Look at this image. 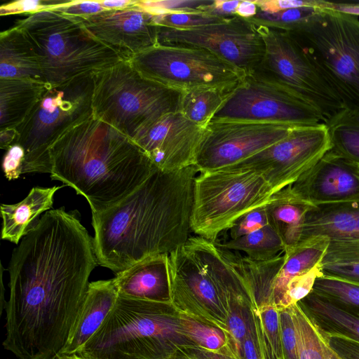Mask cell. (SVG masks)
Here are the masks:
<instances>
[{
	"label": "cell",
	"instance_id": "cell-1",
	"mask_svg": "<svg viewBox=\"0 0 359 359\" xmlns=\"http://www.w3.org/2000/svg\"><path fill=\"white\" fill-rule=\"evenodd\" d=\"M97 260L93 238L76 211H46L13 250L4 348L18 359L62 351Z\"/></svg>",
	"mask_w": 359,
	"mask_h": 359
},
{
	"label": "cell",
	"instance_id": "cell-2",
	"mask_svg": "<svg viewBox=\"0 0 359 359\" xmlns=\"http://www.w3.org/2000/svg\"><path fill=\"white\" fill-rule=\"evenodd\" d=\"M192 165L157 168L116 205L92 213L97 264L115 274L153 255L170 254L191 236L196 178Z\"/></svg>",
	"mask_w": 359,
	"mask_h": 359
},
{
	"label": "cell",
	"instance_id": "cell-3",
	"mask_svg": "<svg viewBox=\"0 0 359 359\" xmlns=\"http://www.w3.org/2000/svg\"><path fill=\"white\" fill-rule=\"evenodd\" d=\"M50 158L51 179L83 196L92 213L116 205L158 168L133 140L93 114L62 134Z\"/></svg>",
	"mask_w": 359,
	"mask_h": 359
},
{
	"label": "cell",
	"instance_id": "cell-4",
	"mask_svg": "<svg viewBox=\"0 0 359 359\" xmlns=\"http://www.w3.org/2000/svg\"><path fill=\"white\" fill-rule=\"evenodd\" d=\"M170 300L182 314L222 331L237 304L257 306L239 254L199 236L169 254Z\"/></svg>",
	"mask_w": 359,
	"mask_h": 359
},
{
	"label": "cell",
	"instance_id": "cell-5",
	"mask_svg": "<svg viewBox=\"0 0 359 359\" xmlns=\"http://www.w3.org/2000/svg\"><path fill=\"white\" fill-rule=\"evenodd\" d=\"M203 325L170 301L118 295L100 327L76 353L86 359H150L161 339L180 337L195 343Z\"/></svg>",
	"mask_w": 359,
	"mask_h": 359
},
{
	"label": "cell",
	"instance_id": "cell-6",
	"mask_svg": "<svg viewBox=\"0 0 359 359\" xmlns=\"http://www.w3.org/2000/svg\"><path fill=\"white\" fill-rule=\"evenodd\" d=\"M15 26L35 47L46 84L94 75L128 61L90 34L79 17L50 9L19 20Z\"/></svg>",
	"mask_w": 359,
	"mask_h": 359
},
{
	"label": "cell",
	"instance_id": "cell-7",
	"mask_svg": "<svg viewBox=\"0 0 359 359\" xmlns=\"http://www.w3.org/2000/svg\"><path fill=\"white\" fill-rule=\"evenodd\" d=\"M93 79V115L133 141L163 116L179 111L181 93L144 77L129 60Z\"/></svg>",
	"mask_w": 359,
	"mask_h": 359
},
{
	"label": "cell",
	"instance_id": "cell-8",
	"mask_svg": "<svg viewBox=\"0 0 359 359\" xmlns=\"http://www.w3.org/2000/svg\"><path fill=\"white\" fill-rule=\"evenodd\" d=\"M93 76L47 84L29 115L15 129V144L25 151L22 174L50 173V147L67 130L93 114Z\"/></svg>",
	"mask_w": 359,
	"mask_h": 359
},
{
	"label": "cell",
	"instance_id": "cell-9",
	"mask_svg": "<svg viewBox=\"0 0 359 359\" xmlns=\"http://www.w3.org/2000/svg\"><path fill=\"white\" fill-rule=\"evenodd\" d=\"M320 70L346 109L359 111V19L322 11L290 32Z\"/></svg>",
	"mask_w": 359,
	"mask_h": 359
},
{
	"label": "cell",
	"instance_id": "cell-10",
	"mask_svg": "<svg viewBox=\"0 0 359 359\" xmlns=\"http://www.w3.org/2000/svg\"><path fill=\"white\" fill-rule=\"evenodd\" d=\"M276 193L262 174L252 170L201 172L195 181L192 231L216 242L237 219L268 203Z\"/></svg>",
	"mask_w": 359,
	"mask_h": 359
},
{
	"label": "cell",
	"instance_id": "cell-11",
	"mask_svg": "<svg viewBox=\"0 0 359 359\" xmlns=\"http://www.w3.org/2000/svg\"><path fill=\"white\" fill-rule=\"evenodd\" d=\"M211 121L253 122L294 128L326 123L321 112L309 101L257 72L243 78Z\"/></svg>",
	"mask_w": 359,
	"mask_h": 359
},
{
	"label": "cell",
	"instance_id": "cell-12",
	"mask_svg": "<svg viewBox=\"0 0 359 359\" xmlns=\"http://www.w3.org/2000/svg\"><path fill=\"white\" fill-rule=\"evenodd\" d=\"M129 61L144 77L180 93L201 88L232 90L245 76L196 47L156 45Z\"/></svg>",
	"mask_w": 359,
	"mask_h": 359
},
{
	"label": "cell",
	"instance_id": "cell-13",
	"mask_svg": "<svg viewBox=\"0 0 359 359\" xmlns=\"http://www.w3.org/2000/svg\"><path fill=\"white\" fill-rule=\"evenodd\" d=\"M257 27L264 42L265 55L255 72L309 101L321 112L326 123L346 109L330 84L290 32Z\"/></svg>",
	"mask_w": 359,
	"mask_h": 359
},
{
	"label": "cell",
	"instance_id": "cell-14",
	"mask_svg": "<svg viewBox=\"0 0 359 359\" xmlns=\"http://www.w3.org/2000/svg\"><path fill=\"white\" fill-rule=\"evenodd\" d=\"M157 45L205 49L234 66L245 75L255 72L265 55V45L257 27L234 15L226 20L192 29L158 26Z\"/></svg>",
	"mask_w": 359,
	"mask_h": 359
},
{
	"label": "cell",
	"instance_id": "cell-15",
	"mask_svg": "<svg viewBox=\"0 0 359 359\" xmlns=\"http://www.w3.org/2000/svg\"><path fill=\"white\" fill-rule=\"evenodd\" d=\"M332 148L326 124L297 127L284 139L227 168L258 172L278 192L294 183Z\"/></svg>",
	"mask_w": 359,
	"mask_h": 359
},
{
	"label": "cell",
	"instance_id": "cell-16",
	"mask_svg": "<svg viewBox=\"0 0 359 359\" xmlns=\"http://www.w3.org/2000/svg\"><path fill=\"white\" fill-rule=\"evenodd\" d=\"M293 128L270 123L211 121L194 165L200 172L234 165L284 139Z\"/></svg>",
	"mask_w": 359,
	"mask_h": 359
},
{
	"label": "cell",
	"instance_id": "cell-17",
	"mask_svg": "<svg viewBox=\"0 0 359 359\" xmlns=\"http://www.w3.org/2000/svg\"><path fill=\"white\" fill-rule=\"evenodd\" d=\"M205 128L177 111L161 117L134 142L156 168L174 171L195 164Z\"/></svg>",
	"mask_w": 359,
	"mask_h": 359
},
{
	"label": "cell",
	"instance_id": "cell-18",
	"mask_svg": "<svg viewBox=\"0 0 359 359\" xmlns=\"http://www.w3.org/2000/svg\"><path fill=\"white\" fill-rule=\"evenodd\" d=\"M81 18L90 34L127 60L157 45L154 15L136 4Z\"/></svg>",
	"mask_w": 359,
	"mask_h": 359
},
{
	"label": "cell",
	"instance_id": "cell-19",
	"mask_svg": "<svg viewBox=\"0 0 359 359\" xmlns=\"http://www.w3.org/2000/svg\"><path fill=\"white\" fill-rule=\"evenodd\" d=\"M288 187L312 206L358 201L359 165L331 149Z\"/></svg>",
	"mask_w": 359,
	"mask_h": 359
},
{
	"label": "cell",
	"instance_id": "cell-20",
	"mask_svg": "<svg viewBox=\"0 0 359 359\" xmlns=\"http://www.w3.org/2000/svg\"><path fill=\"white\" fill-rule=\"evenodd\" d=\"M118 295L137 299L170 301L169 254L148 257L115 274Z\"/></svg>",
	"mask_w": 359,
	"mask_h": 359
},
{
	"label": "cell",
	"instance_id": "cell-21",
	"mask_svg": "<svg viewBox=\"0 0 359 359\" xmlns=\"http://www.w3.org/2000/svg\"><path fill=\"white\" fill-rule=\"evenodd\" d=\"M118 297L113 278L89 283L82 306L61 353H77L100 327Z\"/></svg>",
	"mask_w": 359,
	"mask_h": 359
},
{
	"label": "cell",
	"instance_id": "cell-22",
	"mask_svg": "<svg viewBox=\"0 0 359 359\" xmlns=\"http://www.w3.org/2000/svg\"><path fill=\"white\" fill-rule=\"evenodd\" d=\"M0 79L46 83L35 47L25 33L15 26L0 34Z\"/></svg>",
	"mask_w": 359,
	"mask_h": 359
},
{
	"label": "cell",
	"instance_id": "cell-23",
	"mask_svg": "<svg viewBox=\"0 0 359 359\" xmlns=\"http://www.w3.org/2000/svg\"><path fill=\"white\" fill-rule=\"evenodd\" d=\"M65 186L34 187L20 202L1 204V239L19 244L20 239L36 224L35 219L51 209L55 194Z\"/></svg>",
	"mask_w": 359,
	"mask_h": 359
},
{
	"label": "cell",
	"instance_id": "cell-24",
	"mask_svg": "<svg viewBox=\"0 0 359 359\" xmlns=\"http://www.w3.org/2000/svg\"><path fill=\"white\" fill-rule=\"evenodd\" d=\"M311 207L295 196L289 187L274 194L266 204L269 224L280 236L285 251L299 243L305 217Z\"/></svg>",
	"mask_w": 359,
	"mask_h": 359
},
{
	"label": "cell",
	"instance_id": "cell-25",
	"mask_svg": "<svg viewBox=\"0 0 359 359\" xmlns=\"http://www.w3.org/2000/svg\"><path fill=\"white\" fill-rule=\"evenodd\" d=\"M46 86L31 80L0 79V130L15 129L23 123Z\"/></svg>",
	"mask_w": 359,
	"mask_h": 359
},
{
	"label": "cell",
	"instance_id": "cell-26",
	"mask_svg": "<svg viewBox=\"0 0 359 359\" xmlns=\"http://www.w3.org/2000/svg\"><path fill=\"white\" fill-rule=\"evenodd\" d=\"M330 240L324 236L311 237L284 252L285 262L273 285L269 303L280 307L289 281L313 268L323 259Z\"/></svg>",
	"mask_w": 359,
	"mask_h": 359
},
{
	"label": "cell",
	"instance_id": "cell-27",
	"mask_svg": "<svg viewBox=\"0 0 359 359\" xmlns=\"http://www.w3.org/2000/svg\"><path fill=\"white\" fill-rule=\"evenodd\" d=\"M318 330L359 341V318L339 309L313 291L297 302Z\"/></svg>",
	"mask_w": 359,
	"mask_h": 359
},
{
	"label": "cell",
	"instance_id": "cell-28",
	"mask_svg": "<svg viewBox=\"0 0 359 359\" xmlns=\"http://www.w3.org/2000/svg\"><path fill=\"white\" fill-rule=\"evenodd\" d=\"M232 90L201 88L182 92L179 111L191 122L206 128Z\"/></svg>",
	"mask_w": 359,
	"mask_h": 359
},
{
	"label": "cell",
	"instance_id": "cell-29",
	"mask_svg": "<svg viewBox=\"0 0 359 359\" xmlns=\"http://www.w3.org/2000/svg\"><path fill=\"white\" fill-rule=\"evenodd\" d=\"M215 243L221 248L243 252L247 257L257 262L270 260L285 252L282 239L270 224L239 238Z\"/></svg>",
	"mask_w": 359,
	"mask_h": 359
},
{
	"label": "cell",
	"instance_id": "cell-30",
	"mask_svg": "<svg viewBox=\"0 0 359 359\" xmlns=\"http://www.w3.org/2000/svg\"><path fill=\"white\" fill-rule=\"evenodd\" d=\"M299 359H341L298 303L290 306Z\"/></svg>",
	"mask_w": 359,
	"mask_h": 359
},
{
	"label": "cell",
	"instance_id": "cell-31",
	"mask_svg": "<svg viewBox=\"0 0 359 359\" xmlns=\"http://www.w3.org/2000/svg\"><path fill=\"white\" fill-rule=\"evenodd\" d=\"M320 264L323 274L359 284V243L330 242Z\"/></svg>",
	"mask_w": 359,
	"mask_h": 359
},
{
	"label": "cell",
	"instance_id": "cell-32",
	"mask_svg": "<svg viewBox=\"0 0 359 359\" xmlns=\"http://www.w3.org/2000/svg\"><path fill=\"white\" fill-rule=\"evenodd\" d=\"M326 126L332 149L359 165V111L345 109Z\"/></svg>",
	"mask_w": 359,
	"mask_h": 359
},
{
	"label": "cell",
	"instance_id": "cell-33",
	"mask_svg": "<svg viewBox=\"0 0 359 359\" xmlns=\"http://www.w3.org/2000/svg\"><path fill=\"white\" fill-rule=\"evenodd\" d=\"M241 267L255 293L257 304L269 302L274 281L285 262V254L264 262L239 254Z\"/></svg>",
	"mask_w": 359,
	"mask_h": 359
},
{
	"label": "cell",
	"instance_id": "cell-34",
	"mask_svg": "<svg viewBox=\"0 0 359 359\" xmlns=\"http://www.w3.org/2000/svg\"><path fill=\"white\" fill-rule=\"evenodd\" d=\"M313 292L359 318V284L323 274L316 279Z\"/></svg>",
	"mask_w": 359,
	"mask_h": 359
},
{
	"label": "cell",
	"instance_id": "cell-35",
	"mask_svg": "<svg viewBox=\"0 0 359 359\" xmlns=\"http://www.w3.org/2000/svg\"><path fill=\"white\" fill-rule=\"evenodd\" d=\"M252 310L258 320L264 359H283L279 310L269 302L261 303Z\"/></svg>",
	"mask_w": 359,
	"mask_h": 359
},
{
	"label": "cell",
	"instance_id": "cell-36",
	"mask_svg": "<svg viewBox=\"0 0 359 359\" xmlns=\"http://www.w3.org/2000/svg\"><path fill=\"white\" fill-rule=\"evenodd\" d=\"M322 11L323 10L313 7L296 8L274 13L258 11L255 16L248 20L256 26L293 32L298 30Z\"/></svg>",
	"mask_w": 359,
	"mask_h": 359
},
{
	"label": "cell",
	"instance_id": "cell-37",
	"mask_svg": "<svg viewBox=\"0 0 359 359\" xmlns=\"http://www.w3.org/2000/svg\"><path fill=\"white\" fill-rule=\"evenodd\" d=\"M229 18H230L214 15L203 12L166 13L154 15V21L156 25L180 30L192 29L220 23Z\"/></svg>",
	"mask_w": 359,
	"mask_h": 359
},
{
	"label": "cell",
	"instance_id": "cell-38",
	"mask_svg": "<svg viewBox=\"0 0 359 359\" xmlns=\"http://www.w3.org/2000/svg\"><path fill=\"white\" fill-rule=\"evenodd\" d=\"M323 275L320 262L311 270L292 278L287 283L284 297L278 309L287 308L305 298L313 291L316 279Z\"/></svg>",
	"mask_w": 359,
	"mask_h": 359
},
{
	"label": "cell",
	"instance_id": "cell-39",
	"mask_svg": "<svg viewBox=\"0 0 359 359\" xmlns=\"http://www.w3.org/2000/svg\"><path fill=\"white\" fill-rule=\"evenodd\" d=\"M214 0H138L136 5L154 15L189 12H202V8Z\"/></svg>",
	"mask_w": 359,
	"mask_h": 359
},
{
	"label": "cell",
	"instance_id": "cell-40",
	"mask_svg": "<svg viewBox=\"0 0 359 359\" xmlns=\"http://www.w3.org/2000/svg\"><path fill=\"white\" fill-rule=\"evenodd\" d=\"M252 307L254 306L245 304L236 305L228 320V330L231 342L241 359H244L243 346L248 332V319Z\"/></svg>",
	"mask_w": 359,
	"mask_h": 359
},
{
	"label": "cell",
	"instance_id": "cell-41",
	"mask_svg": "<svg viewBox=\"0 0 359 359\" xmlns=\"http://www.w3.org/2000/svg\"><path fill=\"white\" fill-rule=\"evenodd\" d=\"M268 224L265 204L241 216L225 231H228L227 239H235L252 233Z\"/></svg>",
	"mask_w": 359,
	"mask_h": 359
},
{
	"label": "cell",
	"instance_id": "cell-42",
	"mask_svg": "<svg viewBox=\"0 0 359 359\" xmlns=\"http://www.w3.org/2000/svg\"><path fill=\"white\" fill-rule=\"evenodd\" d=\"M278 310L283 359H299L296 332L290 306Z\"/></svg>",
	"mask_w": 359,
	"mask_h": 359
},
{
	"label": "cell",
	"instance_id": "cell-43",
	"mask_svg": "<svg viewBox=\"0 0 359 359\" xmlns=\"http://www.w3.org/2000/svg\"><path fill=\"white\" fill-rule=\"evenodd\" d=\"M67 0H18L3 4L0 7L1 16L30 13L34 14L46 10L53 9Z\"/></svg>",
	"mask_w": 359,
	"mask_h": 359
},
{
	"label": "cell",
	"instance_id": "cell-44",
	"mask_svg": "<svg viewBox=\"0 0 359 359\" xmlns=\"http://www.w3.org/2000/svg\"><path fill=\"white\" fill-rule=\"evenodd\" d=\"M243 346L244 359H264L259 323L252 308L248 319V332Z\"/></svg>",
	"mask_w": 359,
	"mask_h": 359
},
{
	"label": "cell",
	"instance_id": "cell-45",
	"mask_svg": "<svg viewBox=\"0 0 359 359\" xmlns=\"http://www.w3.org/2000/svg\"><path fill=\"white\" fill-rule=\"evenodd\" d=\"M259 11L274 13L282 11L301 7L323 8V0H257Z\"/></svg>",
	"mask_w": 359,
	"mask_h": 359
},
{
	"label": "cell",
	"instance_id": "cell-46",
	"mask_svg": "<svg viewBox=\"0 0 359 359\" xmlns=\"http://www.w3.org/2000/svg\"><path fill=\"white\" fill-rule=\"evenodd\" d=\"M53 9L69 15L79 18H84L107 10L102 6L100 0H67L66 2Z\"/></svg>",
	"mask_w": 359,
	"mask_h": 359
},
{
	"label": "cell",
	"instance_id": "cell-47",
	"mask_svg": "<svg viewBox=\"0 0 359 359\" xmlns=\"http://www.w3.org/2000/svg\"><path fill=\"white\" fill-rule=\"evenodd\" d=\"M25 161V151L19 144L11 146L5 154L2 169L5 177L8 180H16L22 174Z\"/></svg>",
	"mask_w": 359,
	"mask_h": 359
},
{
	"label": "cell",
	"instance_id": "cell-48",
	"mask_svg": "<svg viewBox=\"0 0 359 359\" xmlns=\"http://www.w3.org/2000/svg\"><path fill=\"white\" fill-rule=\"evenodd\" d=\"M322 334L341 359H359V341L344 336Z\"/></svg>",
	"mask_w": 359,
	"mask_h": 359
},
{
	"label": "cell",
	"instance_id": "cell-49",
	"mask_svg": "<svg viewBox=\"0 0 359 359\" xmlns=\"http://www.w3.org/2000/svg\"><path fill=\"white\" fill-rule=\"evenodd\" d=\"M241 3L238 1L214 0L212 4L202 8L203 13L224 18H231L236 15V9Z\"/></svg>",
	"mask_w": 359,
	"mask_h": 359
},
{
	"label": "cell",
	"instance_id": "cell-50",
	"mask_svg": "<svg viewBox=\"0 0 359 359\" xmlns=\"http://www.w3.org/2000/svg\"><path fill=\"white\" fill-rule=\"evenodd\" d=\"M324 11H330L346 15L359 16V4L334 3L325 1Z\"/></svg>",
	"mask_w": 359,
	"mask_h": 359
},
{
	"label": "cell",
	"instance_id": "cell-51",
	"mask_svg": "<svg viewBox=\"0 0 359 359\" xmlns=\"http://www.w3.org/2000/svg\"><path fill=\"white\" fill-rule=\"evenodd\" d=\"M259 11L255 1H241L236 9V15L245 19H250L255 16Z\"/></svg>",
	"mask_w": 359,
	"mask_h": 359
},
{
	"label": "cell",
	"instance_id": "cell-52",
	"mask_svg": "<svg viewBox=\"0 0 359 359\" xmlns=\"http://www.w3.org/2000/svg\"><path fill=\"white\" fill-rule=\"evenodd\" d=\"M138 0H111L100 1L102 6L107 10L123 9L135 6Z\"/></svg>",
	"mask_w": 359,
	"mask_h": 359
},
{
	"label": "cell",
	"instance_id": "cell-53",
	"mask_svg": "<svg viewBox=\"0 0 359 359\" xmlns=\"http://www.w3.org/2000/svg\"><path fill=\"white\" fill-rule=\"evenodd\" d=\"M17 133L15 129L1 130L0 146L1 149H8L11 146L15 144Z\"/></svg>",
	"mask_w": 359,
	"mask_h": 359
},
{
	"label": "cell",
	"instance_id": "cell-54",
	"mask_svg": "<svg viewBox=\"0 0 359 359\" xmlns=\"http://www.w3.org/2000/svg\"><path fill=\"white\" fill-rule=\"evenodd\" d=\"M53 359H86L81 355H79L78 353H72V354H67V353H60L55 355Z\"/></svg>",
	"mask_w": 359,
	"mask_h": 359
}]
</instances>
